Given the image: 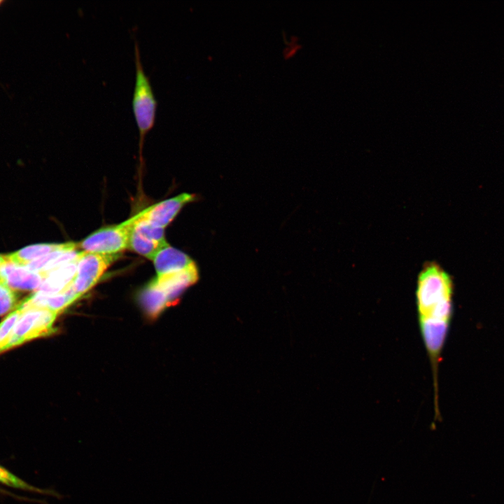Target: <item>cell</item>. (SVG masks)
Returning <instances> with one entry per match:
<instances>
[{
	"label": "cell",
	"mask_w": 504,
	"mask_h": 504,
	"mask_svg": "<svg viewBox=\"0 0 504 504\" xmlns=\"http://www.w3.org/2000/svg\"><path fill=\"white\" fill-rule=\"evenodd\" d=\"M194 200L193 195L180 194L144 209L138 213L139 218L164 229L174 220L183 206Z\"/></svg>",
	"instance_id": "6"
},
{
	"label": "cell",
	"mask_w": 504,
	"mask_h": 504,
	"mask_svg": "<svg viewBox=\"0 0 504 504\" xmlns=\"http://www.w3.org/2000/svg\"><path fill=\"white\" fill-rule=\"evenodd\" d=\"M56 313L45 308L29 307L23 310L5 348L7 351L34 339L55 332Z\"/></svg>",
	"instance_id": "3"
},
{
	"label": "cell",
	"mask_w": 504,
	"mask_h": 504,
	"mask_svg": "<svg viewBox=\"0 0 504 504\" xmlns=\"http://www.w3.org/2000/svg\"><path fill=\"white\" fill-rule=\"evenodd\" d=\"M197 279L198 270L193 263L183 270L158 275L155 280L165 293L169 307L177 303L184 290L196 283Z\"/></svg>",
	"instance_id": "7"
},
{
	"label": "cell",
	"mask_w": 504,
	"mask_h": 504,
	"mask_svg": "<svg viewBox=\"0 0 504 504\" xmlns=\"http://www.w3.org/2000/svg\"><path fill=\"white\" fill-rule=\"evenodd\" d=\"M23 310L18 305L16 309L11 312L0 323V354L5 351V348L10 340L13 330Z\"/></svg>",
	"instance_id": "14"
},
{
	"label": "cell",
	"mask_w": 504,
	"mask_h": 504,
	"mask_svg": "<svg viewBox=\"0 0 504 504\" xmlns=\"http://www.w3.org/2000/svg\"><path fill=\"white\" fill-rule=\"evenodd\" d=\"M119 255H104L82 251L77 261L76 273L72 282L75 293L81 297L100 279Z\"/></svg>",
	"instance_id": "4"
},
{
	"label": "cell",
	"mask_w": 504,
	"mask_h": 504,
	"mask_svg": "<svg viewBox=\"0 0 504 504\" xmlns=\"http://www.w3.org/2000/svg\"><path fill=\"white\" fill-rule=\"evenodd\" d=\"M16 303L17 298L15 292L0 285V316L9 312L14 307H17Z\"/></svg>",
	"instance_id": "16"
},
{
	"label": "cell",
	"mask_w": 504,
	"mask_h": 504,
	"mask_svg": "<svg viewBox=\"0 0 504 504\" xmlns=\"http://www.w3.org/2000/svg\"><path fill=\"white\" fill-rule=\"evenodd\" d=\"M0 483L5 484L8 486L20 489L22 490L37 492L42 494L57 496L61 498V496L57 492L48 490L42 489L37 487L33 486L24 480L21 479L9 470L4 468L0 465Z\"/></svg>",
	"instance_id": "13"
},
{
	"label": "cell",
	"mask_w": 504,
	"mask_h": 504,
	"mask_svg": "<svg viewBox=\"0 0 504 504\" xmlns=\"http://www.w3.org/2000/svg\"><path fill=\"white\" fill-rule=\"evenodd\" d=\"M133 230L149 239L161 243L167 242L164 237V229L156 227L145 220L139 219V214H137V219Z\"/></svg>",
	"instance_id": "15"
},
{
	"label": "cell",
	"mask_w": 504,
	"mask_h": 504,
	"mask_svg": "<svg viewBox=\"0 0 504 504\" xmlns=\"http://www.w3.org/2000/svg\"><path fill=\"white\" fill-rule=\"evenodd\" d=\"M45 279L41 272L17 265L8 260L0 267V285L13 291H36Z\"/></svg>",
	"instance_id": "5"
},
{
	"label": "cell",
	"mask_w": 504,
	"mask_h": 504,
	"mask_svg": "<svg viewBox=\"0 0 504 504\" xmlns=\"http://www.w3.org/2000/svg\"><path fill=\"white\" fill-rule=\"evenodd\" d=\"M453 282L438 265L428 263L420 272L416 303L421 335L430 361L434 408L438 409V370L453 315Z\"/></svg>",
	"instance_id": "1"
},
{
	"label": "cell",
	"mask_w": 504,
	"mask_h": 504,
	"mask_svg": "<svg viewBox=\"0 0 504 504\" xmlns=\"http://www.w3.org/2000/svg\"><path fill=\"white\" fill-rule=\"evenodd\" d=\"M2 3V1H0V4Z\"/></svg>",
	"instance_id": "18"
},
{
	"label": "cell",
	"mask_w": 504,
	"mask_h": 504,
	"mask_svg": "<svg viewBox=\"0 0 504 504\" xmlns=\"http://www.w3.org/2000/svg\"><path fill=\"white\" fill-rule=\"evenodd\" d=\"M136 219L137 214L120 224L99 229L78 243V247L88 253L118 255L128 248Z\"/></svg>",
	"instance_id": "2"
},
{
	"label": "cell",
	"mask_w": 504,
	"mask_h": 504,
	"mask_svg": "<svg viewBox=\"0 0 504 504\" xmlns=\"http://www.w3.org/2000/svg\"><path fill=\"white\" fill-rule=\"evenodd\" d=\"M140 302L146 314L152 319L157 318L166 307H169L165 293L155 279L150 281L141 293Z\"/></svg>",
	"instance_id": "11"
},
{
	"label": "cell",
	"mask_w": 504,
	"mask_h": 504,
	"mask_svg": "<svg viewBox=\"0 0 504 504\" xmlns=\"http://www.w3.org/2000/svg\"><path fill=\"white\" fill-rule=\"evenodd\" d=\"M168 243H161L146 238L132 230L129 241L131 250L153 260L158 252Z\"/></svg>",
	"instance_id": "12"
},
{
	"label": "cell",
	"mask_w": 504,
	"mask_h": 504,
	"mask_svg": "<svg viewBox=\"0 0 504 504\" xmlns=\"http://www.w3.org/2000/svg\"><path fill=\"white\" fill-rule=\"evenodd\" d=\"M78 258L49 273L42 285L35 292L44 295H51L65 289L72 284L75 278Z\"/></svg>",
	"instance_id": "10"
},
{
	"label": "cell",
	"mask_w": 504,
	"mask_h": 504,
	"mask_svg": "<svg viewBox=\"0 0 504 504\" xmlns=\"http://www.w3.org/2000/svg\"><path fill=\"white\" fill-rule=\"evenodd\" d=\"M78 243H42L25 246L17 251L6 254L8 260L20 266L27 267L32 262L58 251H71L78 248Z\"/></svg>",
	"instance_id": "8"
},
{
	"label": "cell",
	"mask_w": 504,
	"mask_h": 504,
	"mask_svg": "<svg viewBox=\"0 0 504 504\" xmlns=\"http://www.w3.org/2000/svg\"><path fill=\"white\" fill-rule=\"evenodd\" d=\"M8 261L6 254H0V267Z\"/></svg>",
	"instance_id": "17"
},
{
	"label": "cell",
	"mask_w": 504,
	"mask_h": 504,
	"mask_svg": "<svg viewBox=\"0 0 504 504\" xmlns=\"http://www.w3.org/2000/svg\"><path fill=\"white\" fill-rule=\"evenodd\" d=\"M158 275L183 270L195 262L185 253L166 245L153 259Z\"/></svg>",
	"instance_id": "9"
}]
</instances>
